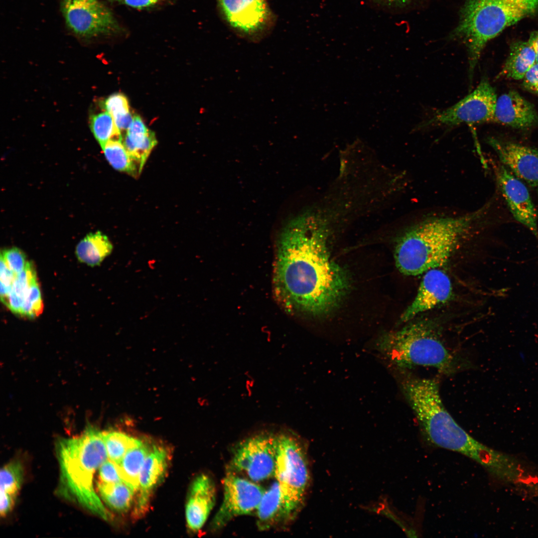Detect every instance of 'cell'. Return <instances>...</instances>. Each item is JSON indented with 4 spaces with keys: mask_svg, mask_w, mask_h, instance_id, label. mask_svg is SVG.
Wrapping results in <instances>:
<instances>
[{
    "mask_svg": "<svg viewBox=\"0 0 538 538\" xmlns=\"http://www.w3.org/2000/svg\"><path fill=\"white\" fill-rule=\"evenodd\" d=\"M333 233L300 215L281 235L273 270V291L292 314L321 316L338 306L349 290L346 270L331 259Z\"/></svg>",
    "mask_w": 538,
    "mask_h": 538,
    "instance_id": "obj_1",
    "label": "cell"
},
{
    "mask_svg": "<svg viewBox=\"0 0 538 538\" xmlns=\"http://www.w3.org/2000/svg\"><path fill=\"white\" fill-rule=\"evenodd\" d=\"M487 208L460 214H428L411 222L396 242L398 269L415 276L443 266L462 240L484 222Z\"/></svg>",
    "mask_w": 538,
    "mask_h": 538,
    "instance_id": "obj_2",
    "label": "cell"
},
{
    "mask_svg": "<svg viewBox=\"0 0 538 538\" xmlns=\"http://www.w3.org/2000/svg\"><path fill=\"white\" fill-rule=\"evenodd\" d=\"M400 386L422 430L436 446L463 454L482 466L491 448L465 431L445 409L438 382L399 369Z\"/></svg>",
    "mask_w": 538,
    "mask_h": 538,
    "instance_id": "obj_3",
    "label": "cell"
},
{
    "mask_svg": "<svg viewBox=\"0 0 538 538\" xmlns=\"http://www.w3.org/2000/svg\"><path fill=\"white\" fill-rule=\"evenodd\" d=\"M56 450L60 467L58 494L104 520L110 519L93 485L96 471L107 460L102 432L89 425L79 436L59 439Z\"/></svg>",
    "mask_w": 538,
    "mask_h": 538,
    "instance_id": "obj_4",
    "label": "cell"
},
{
    "mask_svg": "<svg viewBox=\"0 0 538 538\" xmlns=\"http://www.w3.org/2000/svg\"><path fill=\"white\" fill-rule=\"evenodd\" d=\"M538 9V0H465L451 36L467 47L470 81L488 41Z\"/></svg>",
    "mask_w": 538,
    "mask_h": 538,
    "instance_id": "obj_5",
    "label": "cell"
},
{
    "mask_svg": "<svg viewBox=\"0 0 538 538\" xmlns=\"http://www.w3.org/2000/svg\"><path fill=\"white\" fill-rule=\"evenodd\" d=\"M379 349L398 369L431 367L450 374L457 368V359L444 345L430 323L417 322L384 335Z\"/></svg>",
    "mask_w": 538,
    "mask_h": 538,
    "instance_id": "obj_6",
    "label": "cell"
},
{
    "mask_svg": "<svg viewBox=\"0 0 538 538\" xmlns=\"http://www.w3.org/2000/svg\"><path fill=\"white\" fill-rule=\"evenodd\" d=\"M274 477L279 484L291 520L303 506L310 480L305 448L293 434L287 432L277 434Z\"/></svg>",
    "mask_w": 538,
    "mask_h": 538,
    "instance_id": "obj_7",
    "label": "cell"
},
{
    "mask_svg": "<svg viewBox=\"0 0 538 538\" xmlns=\"http://www.w3.org/2000/svg\"><path fill=\"white\" fill-rule=\"evenodd\" d=\"M497 100L495 89L487 79L483 78L472 92L452 106L436 112L419 128L493 122Z\"/></svg>",
    "mask_w": 538,
    "mask_h": 538,
    "instance_id": "obj_8",
    "label": "cell"
},
{
    "mask_svg": "<svg viewBox=\"0 0 538 538\" xmlns=\"http://www.w3.org/2000/svg\"><path fill=\"white\" fill-rule=\"evenodd\" d=\"M277 435L263 432L241 441L232 457L233 470L245 474L256 483L274 477Z\"/></svg>",
    "mask_w": 538,
    "mask_h": 538,
    "instance_id": "obj_9",
    "label": "cell"
},
{
    "mask_svg": "<svg viewBox=\"0 0 538 538\" xmlns=\"http://www.w3.org/2000/svg\"><path fill=\"white\" fill-rule=\"evenodd\" d=\"M66 25L76 36L91 38L119 32L112 11L99 0H61Z\"/></svg>",
    "mask_w": 538,
    "mask_h": 538,
    "instance_id": "obj_10",
    "label": "cell"
},
{
    "mask_svg": "<svg viewBox=\"0 0 538 538\" xmlns=\"http://www.w3.org/2000/svg\"><path fill=\"white\" fill-rule=\"evenodd\" d=\"M223 499L214 517L211 528L217 530L233 518L256 511L266 490L233 471L228 472L223 481Z\"/></svg>",
    "mask_w": 538,
    "mask_h": 538,
    "instance_id": "obj_11",
    "label": "cell"
},
{
    "mask_svg": "<svg viewBox=\"0 0 538 538\" xmlns=\"http://www.w3.org/2000/svg\"><path fill=\"white\" fill-rule=\"evenodd\" d=\"M498 187L513 217L538 237V215L525 183L504 165L495 167Z\"/></svg>",
    "mask_w": 538,
    "mask_h": 538,
    "instance_id": "obj_12",
    "label": "cell"
},
{
    "mask_svg": "<svg viewBox=\"0 0 538 538\" xmlns=\"http://www.w3.org/2000/svg\"><path fill=\"white\" fill-rule=\"evenodd\" d=\"M488 143L501 163L518 178L538 191V148L490 137Z\"/></svg>",
    "mask_w": 538,
    "mask_h": 538,
    "instance_id": "obj_13",
    "label": "cell"
},
{
    "mask_svg": "<svg viewBox=\"0 0 538 538\" xmlns=\"http://www.w3.org/2000/svg\"><path fill=\"white\" fill-rule=\"evenodd\" d=\"M228 23L247 35L264 30L271 19V13L266 0H218Z\"/></svg>",
    "mask_w": 538,
    "mask_h": 538,
    "instance_id": "obj_14",
    "label": "cell"
},
{
    "mask_svg": "<svg viewBox=\"0 0 538 538\" xmlns=\"http://www.w3.org/2000/svg\"><path fill=\"white\" fill-rule=\"evenodd\" d=\"M424 273L414 299L401 316L402 321H408L421 313L447 302L451 298L452 284L443 270L435 268Z\"/></svg>",
    "mask_w": 538,
    "mask_h": 538,
    "instance_id": "obj_15",
    "label": "cell"
},
{
    "mask_svg": "<svg viewBox=\"0 0 538 538\" xmlns=\"http://www.w3.org/2000/svg\"><path fill=\"white\" fill-rule=\"evenodd\" d=\"M169 462V455L165 448L155 445L151 447L140 472L135 517H140L147 511L151 494L162 481Z\"/></svg>",
    "mask_w": 538,
    "mask_h": 538,
    "instance_id": "obj_16",
    "label": "cell"
},
{
    "mask_svg": "<svg viewBox=\"0 0 538 538\" xmlns=\"http://www.w3.org/2000/svg\"><path fill=\"white\" fill-rule=\"evenodd\" d=\"M216 490L213 480L202 474L193 481L185 507L188 528L196 532L206 522L216 503Z\"/></svg>",
    "mask_w": 538,
    "mask_h": 538,
    "instance_id": "obj_17",
    "label": "cell"
},
{
    "mask_svg": "<svg viewBox=\"0 0 538 538\" xmlns=\"http://www.w3.org/2000/svg\"><path fill=\"white\" fill-rule=\"evenodd\" d=\"M493 122L523 129L538 124V115L533 104L511 90L497 98Z\"/></svg>",
    "mask_w": 538,
    "mask_h": 538,
    "instance_id": "obj_18",
    "label": "cell"
},
{
    "mask_svg": "<svg viewBox=\"0 0 538 538\" xmlns=\"http://www.w3.org/2000/svg\"><path fill=\"white\" fill-rule=\"evenodd\" d=\"M257 524L264 530L289 520L278 483L275 480L265 491L256 510Z\"/></svg>",
    "mask_w": 538,
    "mask_h": 538,
    "instance_id": "obj_19",
    "label": "cell"
},
{
    "mask_svg": "<svg viewBox=\"0 0 538 538\" xmlns=\"http://www.w3.org/2000/svg\"><path fill=\"white\" fill-rule=\"evenodd\" d=\"M536 63V53L531 40L511 44L508 56L499 75L515 80L523 79Z\"/></svg>",
    "mask_w": 538,
    "mask_h": 538,
    "instance_id": "obj_20",
    "label": "cell"
},
{
    "mask_svg": "<svg viewBox=\"0 0 538 538\" xmlns=\"http://www.w3.org/2000/svg\"><path fill=\"white\" fill-rule=\"evenodd\" d=\"M112 250L113 245L108 237L98 231L88 234L80 241L76 255L80 262L94 267L99 265Z\"/></svg>",
    "mask_w": 538,
    "mask_h": 538,
    "instance_id": "obj_21",
    "label": "cell"
},
{
    "mask_svg": "<svg viewBox=\"0 0 538 538\" xmlns=\"http://www.w3.org/2000/svg\"><path fill=\"white\" fill-rule=\"evenodd\" d=\"M151 447L142 442L130 449L116 465L125 483L134 492L138 491L140 472Z\"/></svg>",
    "mask_w": 538,
    "mask_h": 538,
    "instance_id": "obj_22",
    "label": "cell"
},
{
    "mask_svg": "<svg viewBox=\"0 0 538 538\" xmlns=\"http://www.w3.org/2000/svg\"><path fill=\"white\" fill-rule=\"evenodd\" d=\"M122 141L141 171L157 143L154 134L149 130L142 133L127 132L123 136Z\"/></svg>",
    "mask_w": 538,
    "mask_h": 538,
    "instance_id": "obj_23",
    "label": "cell"
},
{
    "mask_svg": "<svg viewBox=\"0 0 538 538\" xmlns=\"http://www.w3.org/2000/svg\"><path fill=\"white\" fill-rule=\"evenodd\" d=\"M97 487L102 499L112 510L125 512L131 507L134 491L124 482L106 484L98 481Z\"/></svg>",
    "mask_w": 538,
    "mask_h": 538,
    "instance_id": "obj_24",
    "label": "cell"
},
{
    "mask_svg": "<svg viewBox=\"0 0 538 538\" xmlns=\"http://www.w3.org/2000/svg\"><path fill=\"white\" fill-rule=\"evenodd\" d=\"M36 280L34 266L31 262H28L25 268L16 275L5 304L13 313L20 316L28 289Z\"/></svg>",
    "mask_w": 538,
    "mask_h": 538,
    "instance_id": "obj_25",
    "label": "cell"
},
{
    "mask_svg": "<svg viewBox=\"0 0 538 538\" xmlns=\"http://www.w3.org/2000/svg\"><path fill=\"white\" fill-rule=\"evenodd\" d=\"M102 148L108 162L117 170L134 176L141 172L124 146L122 140H109Z\"/></svg>",
    "mask_w": 538,
    "mask_h": 538,
    "instance_id": "obj_26",
    "label": "cell"
},
{
    "mask_svg": "<svg viewBox=\"0 0 538 538\" xmlns=\"http://www.w3.org/2000/svg\"><path fill=\"white\" fill-rule=\"evenodd\" d=\"M102 436L108 457L116 465L120 463L130 449L142 442L139 439L119 431H104Z\"/></svg>",
    "mask_w": 538,
    "mask_h": 538,
    "instance_id": "obj_27",
    "label": "cell"
},
{
    "mask_svg": "<svg viewBox=\"0 0 538 538\" xmlns=\"http://www.w3.org/2000/svg\"><path fill=\"white\" fill-rule=\"evenodd\" d=\"M90 125L92 132L101 148L109 140H122L121 132L112 115L107 111L92 115Z\"/></svg>",
    "mask_w": 538,
    "mask_h": 538,
    "instance_id": "obj_28",
    "label": "cell"
},
{
    "mask_svg": "<svg viewBox=\"0 0 538 538\" xmlns=\"http://www.w3.org/2000/svg\"><path fill=\"white\" fill-rule=\"evenodd\" d=\"M0 493L14 498L23 481V470L20 462L12 461L5 465L0 470Z\"/></svg>",
    "mask_w": 538,
    "mask_h": 538,
    "instance_id": "obj_29",
    "label": "cell"
},
{
    "mask_svg": "<svg viewBox=\"0 0 538 538\" xmlns=\"http://www.w3.org/2000/svg\"><path fill=\"white\" fill-rule=\"evenodd\" d=\"M43 309L41 291L37 280L28 289L22 306L20 316L33 319L38 316Z\"/></svg>",
    "mask_w": 538,
    "mask_h": 538,
    "instance_id": "obj_30",
    "label": "cell"
},
{
    "mask_svg": "<svg viewBox=\"0 0 538 538\" xmlns=\"http://www.w3.org/2000/svg\"><path fill=\"white\" fill-rule=\"evenodd\" d=\"M0 258L15 274L22 271L28 263L24 253L16 247L4 249L1 251Z\"/></svg>",
    "mask_w": 538,
    "mask_h": 538,
    "instance_id": "obj_31",
    "label": "cell"
},
{
    "mask_svg": "<svg viewBox=\"0 0 538 538\" xmlns=\"http://www.w3.org/2000/svg\"><path fill=\"white\" fill-rule=\"evenodd\" d=\"M104 108L112 117L130 112L127 98L121 94L109 96L104 102Z\"/></svg>",
    "mask_w": 538,
    "mask_h": 538,
    "instance_id": "obj_32",
    "label": "cell"
},
{
    "mask_svg": "<svg viewBox=\"0 0 538 538\" xmlns=\"http://www.w3.org/2000/svg\"><path fill=\"white\" fill-rule=\"evenodd\" d=\"M99 482L106 484L124 482L117 465L110 460L105 461L99 468Z\"/></svg>",
    "mask_w": 538,
    "mask_h": 538,
    "instance_id": "obj_33",
    "label": "cell"
},
{
    "mask_svg": "<svg viewBox=\"0 0 538 538\" xmlns=\"http://www.w3.org/2000/svg\"><path fill=\"white\" fill-rule=\"evenodd\" d=\"M0 298L1 301L5 305L16 274L7 267L1 258H0Z\"/></svg>",
    "mask_w": 538,
    "mask_h": 538,
    "instance_id": "obj_34",
    "label": "cell"
},
{
    "mask_svg": "<svg viewBox=\"0 0 538 538\" xmlns=\"http://www.w3.org/2000/svg\"><path fill=\"white\" fill-rule=\"evenodd\" d=\"M523 80V86L538 96V63L534 64L527 71Z\"/></svg>",
    "mask_w": 538,
    "mask_h": 538,
    "instance_id": "obj_35",
    "label": "cell"
},
{
    "mask_svg": "<svg viewBox=\"0 0 538 538\" xmlns=\"http://www.w3.org/2000/svg\"><path fill=\"white\" fill-rule=\"evenodd\" d=\"M135 8L148 7L155 5L163 0H111Z\"/></svg>",
    "mask_w": 538,
    "mask_h": 538,
    "instance_id": "obj_36",
    "label": "cell"
},
{
    "mask_svg": "<svg viewBox=\"0 0 538 538\" xmlns=\"http://www.w3.org/2000/svg\"><path fill=\"white\" fill-rule=\"evenodd\" d=\"M15 498L0 493V513L1 516H6L12 509Z\"/></svg>",
    "mask_w": 538,
    "mask_h": 538,
    "instance_id": "obj_37",
    "label": "cell"
},
{
    "mask_svg": "<svg viewBox=\"0 0 538 538\" xmlns=\"http://www.w3.org/2000/svg\"><path fill=\"white\" fill-rule=\"evenodd\" d=\"M375 2L384 5L400 6L406 4L412 0H374Z\"/></svg>",
    "mask_w": 538,
    "mask_h": 538,
    "instance_id": "obj_38",
    "label": "cell"
},
{
    "mask_svg": "<svg viewBox=\"0 0 538 538\" xmlns=\"http://www.w3.org/2000/svg\"><path fill=\"white\" fill-rule=\"evenodd\" d=\"M529 38L534 45L536 53V62L538 63V30L532 32Z\"/></svg>",
    "mask_w": 538,
    "mask_h": 538,
    "instance_id": "obj_39",
    "label": "cell"
}]
</instances>
